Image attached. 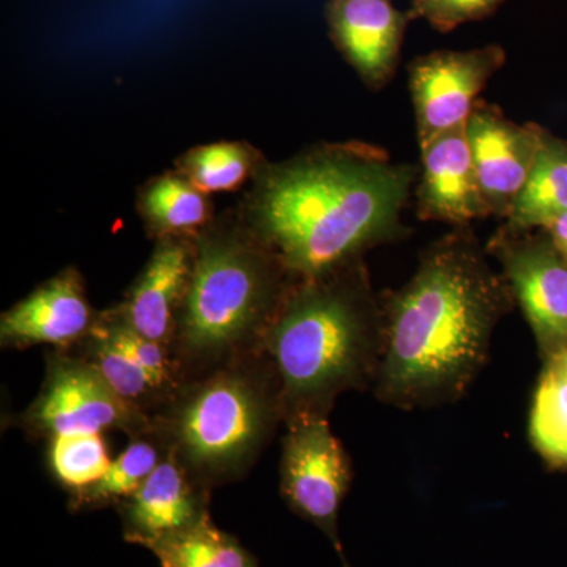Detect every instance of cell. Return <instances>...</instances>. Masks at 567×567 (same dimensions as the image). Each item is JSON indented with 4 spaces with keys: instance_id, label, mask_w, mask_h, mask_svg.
Returning <instances> with one entry per match:
<instances>
[{
    "instance_id": "7402d4cb",
    "label": "cell",
    "mask_w": 567,
    "mask_h": 567,
    "mask_svg": "<svg viewBox=\"0 0 567 567\" xmlns=\"http://www.w3.org/2000/svg\"><path fill=\"white\" fill-rule=\"evenodd\" d=\"M48 462L73 495L99 481L111 458L102 435H63L50 440Z\"/></svg>"
},
{
    "instance_id": "44dd1931",
    "label": "cell",
    "mask_w": 567,
    "mask_h": 567,
    "mask_svg": "<svg viewBox=\"0 0 567 567\" xmlns=\"http://www.w3.org/2000/svg\"><path fill=\"white\" fill-rule=\"evenodd\" d=\"M78 344L84 352L82 358L102 374L123 401L136 409L142 410L145 402L162 394V391H167L132 357L123 352L121 347L111 341L96 324H93L91 333Z\"/></svg>"
},
{
    "instance_id": "8992f818",
    "label": "cell",
    "mask_w": 567,
    "mask_h": 567,
    "mask_svg": "<svg viewBox=\"0 0 567 567\" xmlns=\"http://www.w3.org/2000/svg\"><path fill=\"white\" fill-rule=\"evenodd\" d=\"M22 421L48 440L106 431L140 436L152 429L145 413L123 401L87 360L69 354L51 358L43 390Z\"/></svg>"
},
{
    "instance_id": "3957f363",
    "label": "cell",
    "mask_w": 567,
    "mask_h": 567,
    "mask_svg": "<svg viewBox=\"0 0 567 567\" xmlns=\"http://www.w3.org/2000/svg\"><path fill=\"white\" fill-rule=\"evenodd\" d=\"M385 316L364 259L297 278L260 354L278 383L282 421L328 417L339 395L374 386Z\"/></svg>"
},
{
    "instance_id": "d6986e66",
    "label": "cell",
    "mask_w": 567,
    "mask_h": 567,
    "mask_svg": "<svg viewBox=\"0 0 567 567\" xmlns=\"http://www.w3.org/2000/svg\"><path fill=\"white\" fill-rule=\"evenodd\" d=\"M162 567H260L237 537L213 524L210 516L152 548Z\"/></svg>"
},
{
    "instance_id": "ffe728a7",
    "label": "cell",
    "mask_w": 567,
    "mask_h": 567,
    "mask_svg": "<svg viewBox=\"0 0 567 567\" xmlns=\"http://www.w3.org/2000/svg\"><path fill=\"white\" fill-rule=\"evenodd\" d=\"M164 457L158 445L136 436L117 457L112 458L106 472L92 486L73 494V509H99L112 505L121 506L136 494Z\"/></svg>"
},
{
    "instance_id": "4fadbf2b",
    "label": "cell",
    "mask_w": 567,
    "mask_h": 567,
    "mask_svg": "<svg viewBox=\"0 0 567 567\" xmlns=\"http://www.w3.org/2000/svg\"><path fill=\"white\" fill-rule=\"evenodd\" d=\"M99 315L80 271L66 267L3 312L0 341L3 347L51 344L65 349L91 333Z\"/></svg>"
},
{
    "instance_id": "e0dca14e",
    "label": "cell",
    "mask_w": 567,
    "mask_h": 567,
    "mask_svg": "<svg viewBox=\"0 0 567 567\" xmlns=\"http://www.w3.org/2000/svg\"><path fill=\"white\" fill-rule=\"evenodd\" d=\"M567 213V144L554 134H544L535 167L505 218L511 230L546 229Z\"/></svg>"
},
{
    "instance_id": "5bb4252c",
    "label": "cell",
    "mask_w": 567,
    "mask_h": 567,
    "mask_svg": "<svg viewBox=\"0 0 567 567\" xmlns=\"http://www.w3.org/2000/svg\"><path fill=\"white\" fill-rule=\"evenodd\" d=\"M196 238H163L121 305L117 315L137 333L171 350L192 279Z\"/></svg>"
},
{
    "instance_id": "5b68a950",
    "label": "cell",
    "mask_w": 567,
    "mask_h": 567,
    "mask_svg": "<svg viewBox=\"0 0 567 567\" xmlns=\"http://www.w3.org/2000/svg\"><path fill=\"white\" fill-rule=\"evenodd\" d=\"M282 421L278 383L262 354L182 388L156 431L199 486L244 475Z\"/></svg>"
},
{
    "instance_id": "7a4b0ae2",
    "label": "cell",
    "mask_w": 567,
    "mask_h": 567,
    "mask_svg": "<svg viewBox=\"0 0 567 567\" xmlns=\"http://www.w3.org/2000/svg\"><path fill=\"white\" fill-rule=\"evenodd\" d=\"M472 226L421 254L416 271L382 295L385 342L372 391L402 410L453 404L487 363L496 324L516 306Z\"/></svg>"
},
{
    "instance_id": "9c48e42d",
    "label": "cell",
    "mask_w": 567,
    "mask_h": 567,
    "mask_svg": "<svg viewBox=\"0 0 567 567\" xmlns=\"http://www.w3.org/2000/svg\"><path fill=\"white\" fill-rule=\"evenodd\" d=\"M506 63L499 44L466 51H434L409 65L417 144L466 125L480 93Z\"/></svg>"
},
{
    "instance_id": "2e32d148",
    "label": "cell",
    "mask_w": 567,
    "mask_h": 567,
    "mask_svg": "<svg viewBox=\"0 0 567 567\" xmlns=\"http://www.w3.org/2000/svg\"><path fill=\"white\" fill-rule=\"evenodd\" d=\"M136 212L153 241L197 238L218 215L212 196L175 169L142 183L136 193Z\"/></svg>"
},
{
    "instance_id": "30bf717a",
    "label": "cell",
    "mask_w": 567,
    "mask_h": 567,
    "mask_svg": "<svg viewBox=\"0 0 567 567\" xmlns=\"http://www.w3.org/2000/svg\"><path fill=\"white\" fill-rule=\"evenodd\" d=\"M546 130L536 123L509 121L502 110L483 100L466 122L470 151L481 193L492 216L506 218L527 183Z\"/></svg>"
},
{
    "instance_id": "cb8c5ba5",
    "label": "cell",
    "mask_w": 567,
    "mask_h": 567,
    "mask_svg": "<svg viewBox=\"0 0 567 567\" xmlns=\"http://www.w3.org/2000/svg\"><path fill=\"white\" fill-rule=\"evenodd\" d=\"M544 233L550 237L551 244L567 262V213L548 224Z\"/></svg>"
},
{
    "instance_id": "7c38bea8",
    "label": "cell",
    "mask_w": 567,
    "mask_h": 567,
    "mask_svg": "<svg viewBox=\"0 0 567 567\" xmlns=\"http://www.w3.org/2000/svg\"><path fill=\"white\" fill-rule=\"evenodd\" d=\"M420 148L415 197L421 221L461 227L492 216L477 182L466 125L440 134Z\"/></svg>"
},
{
    "instance_id": "8fae6325",
    "label": "cell",
    "mask_w": 567,
    "mask_h": 567,
    "mask_svg": "<svg viewBox=\"0 0 567 567\" xmlns=\"http://www.w3.org/2000/svg\"><path fill=\"white\" fill-rule=\"evenodd\" d=\"M331 40L360 80L372 91L393 80L410 17L391 0H330Z\"/></svg>"
},
{
    "instance_id": "ac0fdd59",
    "label": "cell",
    "mask_w": 567,
    "mask_h": 567,
    "mask_svg": "<svg viewBox=\"0 0 567 567\" xmlns=\"http://www.w3.org/2000/svg\"><path fill=\"white\" fill-rule=\"evenodd\" d=\"M267 162L251 142L219 141L188 148L175 159L174 169L213 196L248 188Z\"/></svg>"
},
{
    "instance_id": "ba28073f",
    "label": "cell",
    "mask_w": 567,
    "mask_h": 567,
    "mask_svg": "<svg viewBox=\"0 0 567 567\" xmlns=\"http://www.w3.org/2000/svg\"><path fill=\"white\" fill-rule=\"evenodd\" d=\"M502 265L516 305L535 334L544 363L567 350V262L546 233L511 230L505 224L486 245Z\"/></svg>"
},
{
    "instance_id": "52a82bcc",
    "label": "cell",
    "mask_w": 567,
    "mask_h": 567,
    "mask_svg": "<svg viewBox=\"0 0 567 567\" xmlns=\"http://www.w3.org/2000/svg\"><path fill=\"white\" fill-rule=\"evenodd\" d=\"M352 483V464L328 417L287 424L281 458V494L298 516L315 524L350 567L339 537V511Z\"/></svg>"
},
{
    "instance_id": "6da1fadb",
    "label": "cell",
    "mask_w": 567,
    "mask_h": 567,
    "mask_svg": "<svg viewBox=\"0 0 567 567\" xmlns=\"http://www.w3.org/2000/svg\"><path fill=\"white\" fill-rule=\"evenodd\" d=\"M417 174L369 142H319L265 163L235 207L293 278H311L402 240Z\"/></svg>"
},
{
    "instance_id": "603a6c76",
    "label": "cell",
    "mask_w": 567,
    "mask_h": 567,
    "mask_svg": "<svg viewBox=\"0 0 567 567\" xmlns=\"http://www.w3.org/2000/svg\"><path fill=\"white\" fill-rule=\"evenodd\" d=\"M506 0H412L406 11L410 21L424 20L435 31L453 32L466 22L494 14Z\"/></svg>"
},
{
    "instance_id": "277c9868",
    "label": "cell",
    "mask_w": 567,
    "mask_h": 567,
    "mask_svg": "<svg viewBox=\"0 0 567 567\" xmlns=\"http://www.w3.org/2000/svg\"><path fill=\"white\" fill-rule=\"evenodd\" d=\"M295 279L237 207L196 238V257L171 354L177 369L208 375L260 354Z\"/></svg>"
},
{
    "instance_id": "9a60e30c",
    "label": "cell",
    "mask_w": 567,
    "mask_h": 567,
    "mask_svg": "<svg viewBox=\"0 0 567 567\" xmlns=\"http://www.w3.org/2000/svg\"><path fill=\"white\" fill-rule=\"evenodd\" d=\"M118 507L125 539L148 550L210 516L207 488L199 486L169 453L164 454L140 491Z\"/></svg>"
}]
</instances>
